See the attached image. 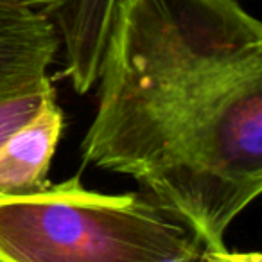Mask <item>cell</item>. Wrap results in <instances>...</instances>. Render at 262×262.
I'll return each mask as SVG.
<instances>
[{"label": "cell", "instance_id": "6da1fadb", "mask_svg": "<svg viewBox=\"0 0 262 262\" xmlns=\"http://www.w3.org/2000/svg\"><path fill=\"white\" fill-rule=\"evenodd\" d=\"M86 164L129 174L221 250L262 190V26L239 0H124L99 70Z\"/></svg>", "mask_w": 262, "mask_h": 262}, {"label": "cell", "instance_id": "7a4b0ae2", "mask_svg": "<svg viewBox=\"0 0 262 262\" xmlns=\"http://www.w3.org/2000/svg\"><path fill=\"white\" fill-rule=\"evenodd\" d=\"M190 235L158 205L88 190L79 178L0 198V262H162Z\"/></svg>", "mask_w": 262, "mask_h": 262}, {"label": "cell", "instance_id": "3957f363", "mask_svg": "<svg viewBox=\"0 0 262 262\" xmlns=\"http://www.w3.org/2000/svg\"><path fill=\"white\" fill-rule=\"evenodd\" d=\"M58 49L56 27L41 9L0 2V95L51 79Z\"/></svg>", "mask_w": 262, "mask_h": 262}, {"label": "cell", "instance_id": "277c9868", "mask_svg": "<svg viewBox=\"0 0 262 262\" xmlns=\"http://www.w3.org/2000/svg\"><path fill=\"white\" fill-rule=\"evenodd\" d=\"M124 0H61L41 9L65 49L67 76L79 94L97 83L102 56Z\"/></svg>", "mask_w": 262, "mask_h": 262}, {"label": "cell", "instance_id": "5b68a950", "mask_svg": "<svg viewBox=\"0 0 262 262\" xmlns=\"http://www.w3.org/2000/svg\"><path fill=\"white\" fill-rule=\"evenodd\" d=\"M63 112L56 99L20 127L0 149V198H24L49 187L47 174L63 133Z\"/></svg>", "mask_w": 262, "mask_h": 262}, {"label": "cell", "instance_id": "8992f818", "mask_svg": "<svg viewBox=\"0 0 262 262\" xmlns=\"http://www.w3.org/2000/svg\"><path fill=\"white\" fill-rule=\"evenodd\" d=\"M52 99H56V94L51 79L15 94L0 95V149Z\"/></svg>", "mask_w": 262, "mask_h": 262}, {"label": "cell", "instance_id": "52a82bcc", "mask_svg": "<svg viewBox=\"0 0 262 262\" xmlns=\"http://www.w3.org/2000/svg\"><path fill=\"white\" fill-rule=\"evenodd\" d=\"M162 262H260V255L237 253V251H228L226 248L214 250L192 233L176 253Z\"/></svg>", "mask_w": 262, "mask_h": 262}, {"label": "cell", "instance_id": "ba28073f", "mask_svg": "<svg viewBox=\"0 0 262 262\" xmlns=\"http://www.w3.org/2000/svg\"><path fill=\"white\" fill-rule=\"evenodd\" d=\"M2 4H16V6H27L34 9H45L52 4H58L61 0H0Z\"/></svg>", "mask_w": 262, "mask_h": 262}]
</instances>
